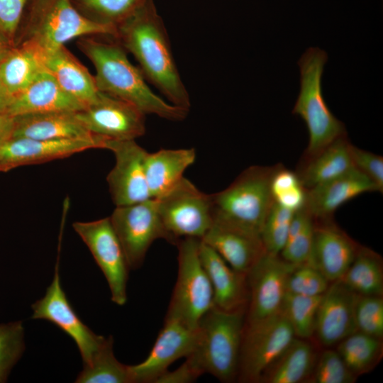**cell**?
Segmentation results:
<instances>
[{
  "label": "cell",
  "mask_w": 383,
  "mask_h": 383,
  "mask_svg": "<svg viewBox=\"0 0 383 383\" xmlns=\"http://www.w3.org/2000/svg\"><path fill=\"white\" fill-rule=\"evenodd\" d=\"M199 256L213 292L214 306L224 311L246 310V274L233 270L213 248L200 240Z\"/></svg>",
  "instance_id": "cell-22"
},
{
  "label": "cell",
  "mask_w": 383,
  "mask_h": 383,
  "mask_svg": "<svg viewBox=\"0 0 383 383\" xmlns=\"http://www.w3.org/2000/svg\"><path fill=\"white\" fill-rule=\"evenodd\" d=\"M13 117L0 115V144L11 137Z\"/></svg>",
  "instance_id": "cell-45"
},
{
  "label": "cell",
  "mask_w": 383,
  "mask_h": 383,
  "mask_svg": "<svg viewBox=\"0 0 383 383\" xmlns=\"http://www.w3.org/2000/svg\"><path fill=\"white\" fill-rule=\"evenodd\" d=\"M358 295H383V260L373 250L360 245L350 266L340 279Z\"/></svg>",
  "instance_id": "cell-30"
},
{
  "label": "cell",
  "mask_w": 383,
  "mask_h": 383,
  "mask_svg": "<svg viewBox=\"0 0 383 383\" xmlns=\"http://www.w3.org/2000/svg\"><path fill=\"white\" fill-rule=\"evenodd\" d=\"M85 105L73 97L45 70L23 90L13 96L7 115L17 116L46 112H76Z\"/></svg>",
  "instance_id": "cell-21"
},
{
  "label": "cell",
  "mask_w": 383,
  "mask_h": 383,
  "mask_svg": "<svg viewBox=\"0 0 383 383\" xmlns=\"http://www.w3.org/2000/svg\"><path fill=\"white\" fill-rule=\"evenodd\" d=\"M313 230L314 218L312 217L300 231L287 240L279 254L280 257L296 265L306 262L311 252Z\"/></svg>",
  "instance_id": "cell-41"
},
{
  "label": "cell",
  "mask_w": 383,
  "mask_h": 383,
  "mask_svg": "<svg viewBox=\"0 0 383 383\" xmlns=\"http://www.w3.org/2000/svg\"><path fill=\"white\" fill-rule=\"evenodd\" d=\"M295 338L284 313L245 325L240 346L237 380L259 383L265 370Z\"/></svg>",
  "instance_id": "cell-9"
},
{
  "label": "cell",
  "mask_w": 383,
  "mask_h": 383,
  "mask_svg": "<svg viewBox=\"0 0 383 383\" xmlns=\"http://www.w3.org/2000/svg\"><path fill=\"white\" fill-rule=\"evenodd\" d=\"M12 46L9 42L4 38L0 33V58L4 55V53Z\"/></svg>",
  "instance_id": "cell-47"
},
{
  "label": "cell",
  "mask_w": 383,
  "mask_h": 383,
  "mask_svg": "<svg viewBox=\"0 0 383 383\" xmlns=\"http://www.w3.org/2000/svg\"><path fill=\"white\" fill-rule=\"evenodd\" d=\"M372 192H378L374 183L353 168L338 177L307 189L305 208L315 219L328 218L343 204Z\"/></svg>",
  "instance_id": "cell-23"
},
{
  "label": "cell",
  "mask_w": 383,
  "mask_h": 383,
  "mask_svg": "<svg viewBox=\"0 0 383 383\" xmlns=\"http://www.w3.org/2000/svg\"><path fill=\"white\" fill-rule=\"evenodd\" d=\"M109 220L122 245L130 269H137L142 265L148 250L156 240L168 239L155 198L116 206Z\"/></svg>",
  "instance_id": "cell-10"
},
{
  "label": "cell",
  "mask_w": 383,
  "mask_h": 383,
  "mask_svg": "<svg viewBox=\"0 0 383 383\" xmlns=\"http://www.w3.org/2000/svg\"><path fill=\"white\" fill-rule=\"evenodd\" d=\"M359 247L360 245L336 226L331 218H314L312 248L306 262L333 282L343 277Z\"/></svg>",
  "instance_id": "cell-18"
},
{
  "label": "cell",
  "mask_w": 383,
  "mask_h": 383,
  "mask_svg": "<svg viewBox=\"0 0 383 383\" xmlns=\"http://www.w3.org/2000/svg\"><path fill=\"white\" fill-rule=\"evenodd\" d=\"M297 265L265 252L246 274L248 299L245 325L265 320L279 312L286 284Z\"/></svg>",
  "instance_id": "cell-12"
},
{
  "label": "cell",
  "mask_w": 383,
  "mask_h": 383,
  "mask_svg": "<svg viewBox=\"0 0 383 383\" xmlns=\"http://www.w3.org/2000/svg\"><path fill=\"white\" fill-rule=\"evenodd\" d=\"M155 199L167 241L171 243L176 245L184 238L201 239L213 223L211 194L199 190L184 177Z\"/></svg>",
  "instance_id": "cell-8"
},
{
  "label": "cell",
  "mask_w": 383,
  "mask_h": 383,
  "mask_svg": "<svg viewBox=\"0 0 383 383\" xmlns=\"http://www.w3.org/2000/svg\"><path fill=\"white\" fill-rule=\"evenodd\" d=\"M32 318L47 320L63 331L77 345L84 365L93 360L107 338L94 333L77 316L60 282L58 262L45 296L32 304Z\"/></svg>",
  "instance_id": "cell-14"
},
{
  "label": "cell",
  "mask_w": 383,
  "mask_h": 383,
  "mask_svg": "<svg viewBox=\"0 0 383 383\" xmlns=\"http://www.w3.org/2000/svg\"><path fill=\"white\" fill-rule=\"evenodd\" d=\"M113 338L109 336L91 363L83 366L75 382L132 383L129 365L120 362L113 351Z\"/></svg>",
  "instance_id": "cell-32"
},
{
  "label": "cell",
  "mask_w": 383,
  "mask_h": 383,
  "mask_svg": "<svg viewBox=\"0 0 383 383\" xmlns=\"http://www.w3.org/2000/svg\"><path fill=\"white\" fill-rule=\"evenodd\" d=\"M202 374L201 371L186 358L181 366L173 371L167 370L155 380V383H191Z\"/></svg>",
  "instance_id": "cell-44"
},
{
  "label": "cell",
  "mask_w": 383,
  "mask_h": 383,
  "mask_svg": "<svg viewBox=\"0 0 383 383\" xmlns=\"http://www.w3.org/2000/svg\"><path fill=\"white\" fill-rule=\"evenodd\" d=\"M44 66L64 91L85 106L96 98L94 77L65 45L46 52Z\"/></svg>",
  "instance_id": "cell-25"
},
{
  "label": "cell",
  "mask_w": 383,
  "mask_h": 383,
  "mask_svg": "<svg viewBox=\"0 0 383 383\" xmlns=\"http://www.w3.org/2000/svg\"><path fill=\"white\" fill-rule=\"evenodd\" d=\"M35 43L23 40L0 58V82L14 96L44 71L46 54Z\"/></svg>",
  "instance_id": "cell-26"
},
{
  "label": "cell",
  "mask_w": 383,
  "mask_h": 383,
  "mask_svg": "<svg viewBox=\"0 0 383 383\" xmlns=\"http://www.w3.org/2000/svg\"><path fill=\"white\" fill-rule=\"evenodd\" d=\"M274 169L250 167L227 188L211 194L213 220L260 236L274 204L270 180Z\"/></svg>",
  "instance_id": "cell-4"
},
{
  "label": "cell",
  "mask_w": 383,
  "mask_h": 383,
  "mask_svg": "<svg viewBox=\"0 0 383 383\" xmlns=\"http://www.w3.org/2000/svg\"><path fill=\"white\" fill-rule=\"evenodd\" d=\"M147 0H72L76 9L96 23L116 27Z\"/></svg>",
  "instance_id": "cell-33"
},
{
  "label": "cell",
  "mask_w": 383,
  "mask_h": 383,
  "mask_svg": "<svg viewBox=\"0 0 383 383\" xmlns=\"http://www.w3.org/2000/svg\"><path fill=\"white\" fill-rule=\"evenodd\" d=\"M350 145L344 135L307 158V162L297 173L302 185L309 189L355 168L350 155Z\"/></svg>",
  "instance_id": "cell-29"
},
{
  "label": "cell",
  "mask_w": 383,
  "mask_h": 383,
  "mask_svg": "<svg viewBox=\"0 0 383 383\" xmlns=\"http://www.w3.org/2000/svg\"><path fill=\"white\" fill-rule=\"evenodd\" d=\"M103 148L111 150L115 156V165L106 181L116 206L150 199L145 171L148 152L135 140L104 139Z\"/></svg>",
  "instance_id": "cell-15"
},
{
  "label": "cell",
  "mask_w": 383,
  "mask_h": 383,
  "mask_svg": "<svg viewBox=\"0 0 383 383\" xmlns=\"http://www.w3.org/2000/svg\"><path fill=\"white\" fill-rule=\"evenodd\" d=\"M295 212L274 202L264 223L260 238L267 252L279 255L287 240Z\"/></svg>",
  "instance_id": "cell-36"
},
{
  "label": "cell",
  "mask_w": 383,
  "mask_h": 383,
  "mask_svg": "<svg viewBox=\"0 0 383 383\" xmlns=\"http://www.w3.org/2000/svg\"><path fill=\"white\" fill-rule=\"evenodd\" d=\"M23 19L26 31L22 40H31L47 52L78 37L116 36L115 28L87 18L72 0H29Z\"/></svg>",
  "instance_id": "cell-5"
},
{
  "label": "cell",
  "mask_w": 383,
  "mask_h": 383,
  "mask_svg": "<svg viewBox=\"0 0 383 383\" xmlns=\"http://www.w3.org/2000/svg\"><path fill=\"white\" fill-rule=\"evenodd\" d=\"M197 327L192 328L179 317L167 313L164 325L147 357L129 365L132 383H155L176 360L193 351Z\"/></svg>",
  "instance_id": "cell-16"
},
{
  "label": "cell",
  "mask_w": 383,
  "mask_h": 383,
  "mask_svg": "<svg viewBox=\"0 0 383 383\" xmlns=\"http://www.w3.org/2000/svg\"><path fill=\"white\" fill-rule=\"evenodd\" d=\"M274 202L294 212L305 207L307 189L297 173L276 165L270 180Z\"/></svg>",
  "instance_id": "cell-35"
},
{
  "label": "cell",
  "mask_w": 383,
  "mask_h": 383,
  "mask_svg": "<svg viewBox=\"0 0 383 383\" xmlns=\"http://www.w3.org/2000/svg\"><path fill=\"white\" fill-rule=\"evenodd\" d=\"M194 148L161 149L148 152L145 160L146 181L151 198H158L173 187L195 161Z\"/></svg>",
  "instance_id": "cell-27"
},
{
  "label": "cell",
  "mask_w": 383,
  "mask_h": 383,
  "mask_svg": "<svg viewBox=\"0 0 383 383\" xmlns=\"http://www.w3.org/2000/svg\"><path fill=\"white\" fill-rule=\"evenodd\" d=\"M330 282L316 268L308 262L297 265L289 274L286 292L305 296L322 295Z\"/></svg>",
  "instance_id": "cell-40"
},
{
  "label": "cell",
  "mask_w": 383,
  "mask_h": 383,
  "mask_svg": "<svg viewBox=\"0 0 383 383\" xmlns=\"http://www.w3.org/2000/svg\"><path fill=\"white\" fill-rule=\"evenodd\" d=\"M200 240L184 238L176 244L178 273L167 312L194 328L214 306L212 286L199 256Z\"/></svg>",
  "instance_id": "cell-7"
},
{
  "label": "cell",
  "mask_w": 383,
  "mask_h": 383,
  "mask_svg": "<svg viewBox=\"0 0 383 383\" xmlns=\"http://www.w3.org/2000/svg\"><path fill=\"white\" fill-rule=\"evenodd\" d=\"M245 310L224 311L216 306L200 319L194 348L186 358L204 374L223 382L237 380Z\"/></svg>",
  "instance_id": "cell-3"
},
{
  "label": "cell",
  "mask_w": 383,
  "mask_h": 383,
  "mask_svg": "<svg viewBox=\"0 0 383 383\" xmlns=\"http://www.w3.org/2000/svg\"><path fill=\"white\" fill-rule=\"evenodd\" d=\"M337 345V352L357 377L373 370L383 355L382 339L357 331Z\"/></svg>",
  "instance_id": "cell-31"
},
{
  "label": "cell",
  "mask_w": 383,
  "mask_h": 383,
  "mask_svg": "<svg viewBox=\"0 0 383 383\" xmlns=\"http://www.w3.org/2000/svg\"><path fill=\"white\" fill-rule=\"evenodd\" d=\"M74 114L90 133L105 139L135 140L145 133V113L131 104L101 91Z\"/></svg>",
  "instance_id": "cell-13"
},
{
  "label": "cell",
  "mask_w": 383,
  "mask_h": 383,
  "mask_svg": "<svg viewBox=\"0 0 383 383\" xmlns=\"http://www.w3.org/2000/svg\"><path fill=\"white\" fill-rule=\"evenodd\" d=\"M11 138L44 140L96 139L77 120L74 112L57 111L13 116Z\"/></svg>",
  "instance_id": "cell-24"
},
{
  "label": "cell",
  "mask_w": 383,
  "mask_h": 383,
  "mask_svg": "<svg viewBox=\"0 0 383 383\" xmlns=\"http://www.w3.org/2000/svg\"><path fill=\"white\" fill-rule=\"evenodd\" d=\"M327 53L310 48L301 57L300 91L292 113L299 115L307 127L309 140L307 157H311L337 138L346 135L344 124L328 107L322 93L321 78Z\"/></svg>",
  "instance_id": "cell-6"
},
{
  "label": "cell",
  "mask_w": 383,
  "mask_h": 383,
  "mask_svg": "<svg viewBox=\"0 0 383 383\" xmlns=\"http://www.w3.org/2000/svg\"><path fill=\"white\" fill-rule=\"evenodd\" d=\"M29 0H0V33L11 45L20 28Z\"/></svg>",
  "instance_id": "cell-43"
},
{
  "label": "cell",
  "mask_w": 383,
  "mask_h": 383,
  "mask_svg": "<svg viewBox=\"0 0 383 383\" xmlns=\"http://www.w3.org/2000/svg\"><path fill=\"white\" fill-rule=\"evenodd\" d=\"M233 270L246 274L266 252L260 235L213 220L201 239Z\"/></svg>",
  "instance_id": "cell-20"
},
{
  "label": "cell",
  "mask_w": 383,
  "mask_h": 383,
  "mask_svg": "<svg viewBox=\"0 0 383 383\" xmlns=\"http://www.w3.org/2000/svg\"><path fill=\"white\" fill-rule=\"evenodd\" d=\"M354 313L357 331L382 339V296L357 294Z\"/></svg>",
  "instance_id": "cell-38"
},
{
  "label": "cell",
  "mask_w": 383,
  "mask_h": 383,
  "mask_svg": "<svg viewBox=\"0 0 383 383\" xmlns=\"http://www.w3.org/2000/svg\"><path fill=\"white\" fill-rule=\"evenodd\" d=\"M331 283L319 303L314 330L319 343L327 348L357 331L354 313L357 294L340 279Z\"/></svg>",
  "instance_id": "cell-19"
},
{
  "label": "cell",
  "mask_w": 383,
  "mask_h": 383,
  "mask_svg": "<svg viewBox=\"0 0 383 383\" xmlns=\"http://www.w3.org/2000/svg\"><path fill=\"white\" fill-rule=\"evenodd\" d=\"M25 350L22 321L0 324V383L8 376Z\"/></svg>",
  "instance_id": "cell-37"
},
{
  "label": "cell",
  "mask_w": 383,
  "mask_h": 383,
  "mask_svg": "<svg viewBox=\"0 0 383 383\" xmlns=\"http://www.w3.org/2000/svg\"><path fill=\"white\" fill-rule=\"evenodd\" d=\"M316 358L312 345L295 337L265 370L259 383L309 382Z\"/></svg>",
  "instance_id": "cell-28"
},
{
  "label": "cell",
  "mask_w": 383,
  "mask_h": 383,
  "mask_svg": "<svg viewBox=\"0 0 383 383\" xmlns=\"http://www.w3.org/2000/svg\"><path fill=\"white\" fill-rule=\"evenodd\" d=\"M13 95L0 82V115H7Z\"/></svg>",
  "instance_id": "cell-46"
},
{
  "label": "cell",
  "mask_w": 383,
  "mask_h": 383,
  "mask_svg": "<svg viewBox=\"0 0 383 383\" xmlns=\"http://www.w3.org/2000/svg\"><path fill=\"white\" fill-rule=\"evenodd\" d=\"M350 155L353 166L367 177L379 192H383V157L371 152L350 145Z\"/></svg>",
  "instance_id": "cell-42"
},
{
  "label": "cell",
  "mask_w": 383,
  "mask_h": 383,
  "mask_svg": "<svg viewBox=\"0 0 383 383\" xmlns=\"http://www.w3.org/2000/svg\"><path fill=\"white\" fill-rule=\"evenodd\" d=\"M104 139L44 140L10 138L0 144V172L67 157L91 148H103Z\"/></svg>",
  "instance_id": "cell-17"
},
{
  "label": "cell",
  "mask_w": 383,
  "mask_h": 383,
  "mask_svg": "<svg viewBox=\"0 0 383 383\" xmlns=\"http://www.w3.org/2000/svg\"><path fill=\"white\" fill-rule=\"evenodd\" d=\"M90 36L81 37L77 45L95 67L94 77L99 91L124 100L145 115L173 121L187 117L189 109L167 102L151 90L140 68L130 62L126 50L116 39L105 41Z\"/></svg>",
  "instance_id": "cell-2"
},
{
  "label": "cell",
  "mask_w": 383,
  "mask_h": 383,
  "mask_svg": "<svg viewBox=\"0 0 383 383\" xmlns=\"http://www.w3.org/2000/svg\"><path fill=\"white\" fill-rule=\"evenodd\" d=\"M75 232L89 249L110 289L111 301L123 306L130 267L109 217L96 221H76Z\"/></svg>",
  "instance_id": "cell-11"
},
{
  "label": "cell",
  "mask_w": 383,
  "mask_h": 383,
  "mask_svg": "<svg viewBox=\"0 0 383 383\" xmlns=\"http://www.w3.org/2000/svg\"><path fill=\"white\" fill-rule=\"evenodd\" d=\"M115 39L138 62L145 79L170 104L189 109V92L179 73L163 20L154 0H147L116 27Z\"/></svg>",
  "instance_id": "cell-1"
},
{
  "label": "cell",
  "mask_w": 383,
  "mask_h": 383,
  "mask_svg": "<svg viewBox=\"0 0 383 383\" xmlns=\"http://www.w3.org/2000/svg\"><path fill=\"white\" fill-rule=\"evenodd\" d=\"M322 295L305 296L286 292L280 310L291 325L295 337L309 339L314 335L316 313Z\"/></svg>",
  "instance_id": "cell-34"
},
{
  "label": "cell",
  "mask_w": 383,
  "mask_h": 383,
  "mask_svg": "<svg viewBox=\"0 0 383 383\" xmlns=\"http://www.w3.org/2000/svg\"><path fill=\"white\" fill-rule=\"evenodd\" d=\"M357 378L337 350L326 349L317 357L309 382L354 383Z\"/></svg>",
  "instance_id": "cell-39"
}]
</instances>
